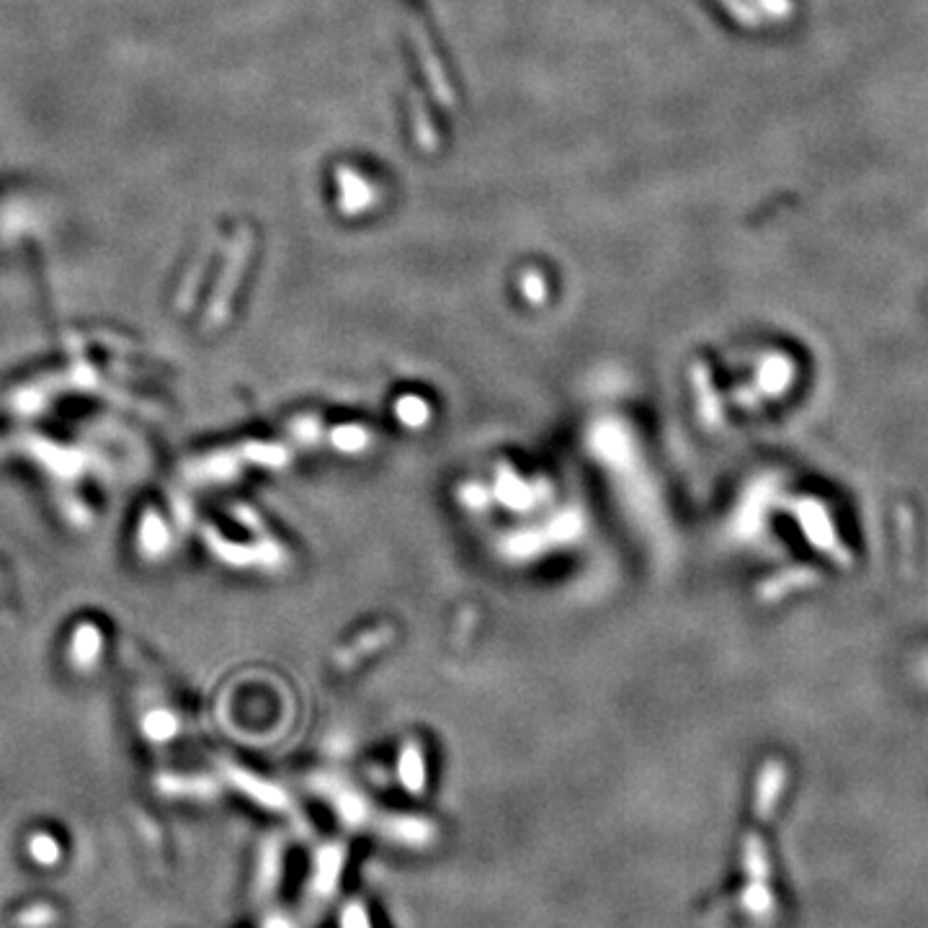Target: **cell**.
Wrapping results in <instances>:
<instances>
[{
  "label": "cell",
  "mask_w": 928,
  "mask_h": 928,
  "mask_svg": "<svg viewBox=\"0 0 928 928\" xmlns=\"http://www.w3.org/2000/svg\"><path fill=\"white\" fill-rule=\"evenodd\" d=\"M343 861H346V851L341 843H330L328 849L318 856V869H315V880H312L310 892L320 903L330 900L338 890V880H341Z\"/></svg>",
  "instance_id": "cell-1"
},
{
  "label": "cell",
  "mask_w": 928,
  "mask_h": 928,
  "mask_svg": "<svg viewBox=\"0 0 928 928\" xmlns=\"http://www.w3.org/2000/svg\"><path fill=\"white\" fill-rule=\"evenodd\" d=\"M341 928H374L372 921L367 916V908L354 900V903H346L341 913Z\"/></svg>",
  "instance_id": "cell-2"
},
{
  "label": "cell",
  "mask_w": 928,
  "mask_h": 928,
  "mask_svg": "<svg viewBox=\"0 0 928 928\" xmlns=\"http://www.w3.org/2000/svg\"><path fill=\"white\" fill-rule=\"evenodd\" d=\"M403 779H405V787L413 789V792H421V787H423L421 758H418V756L410 758V753H405V758H403Z\"/></svg>",
  "instance_id": "cell-3"
}]
</instances>
